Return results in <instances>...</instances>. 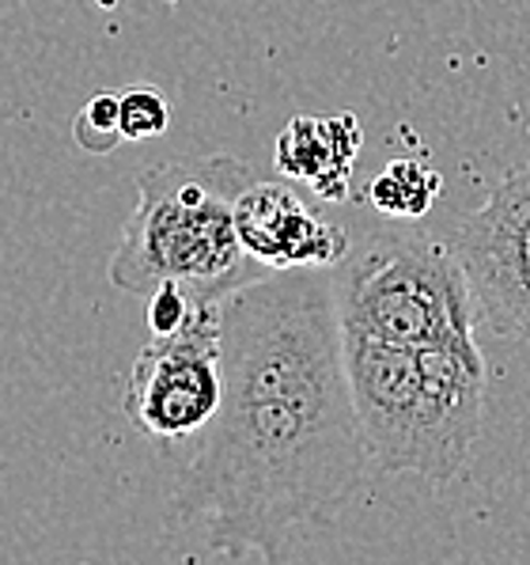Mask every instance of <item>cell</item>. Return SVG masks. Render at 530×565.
<instances>
[{
    "instance_id": "7a4b0ae2",
    "label": "cell",
    "mask_w": 530,
    "mask_h": 565,
    "mask_svg": "<svg viewBox=\"0 0 530 565\" xmlns=\"http://www.w3.org/2000/svg\"><path fill=\"white\" fill-rule=\"evenodd\" d=\"M345 369L371 475L451 482L470 463L489 380L482 350H410L345 330Z\"/></svg>"
},
{
    "instance_id": "9c48e42d",
    "label": "cell",
    "mask_w": 530,
    "mask_h": 565,
    "mask_svg": "<svg viewBox=\"0 0 530 565\" xmlns=\"http://www.w3.org/2000/svg\"><path fill=\"white\" fill-rule=\"evenodd\" d=\"M443 179L424 160H390L368 186V202L394 221H417L440 198Z\"/></svg>"
},
{
    "instance_id": "8992f818",
    "label": "cell",
    "mask_w": 530,
    "mask_h": 565,
    "mask_svg": "<svg viewBox=\"0 0 530 565\" xmlns=\"http://www.w3.org/2000/svg\"><path fill=\"white\" fill-rule=\"evenodd\" d=\"M451 250L470 277L477 319L493 334L530 342V163L455 224Z\"/></svg>"
},
{
    "instance_id": "6da1fadb",
    "label": "cell",
    "mask_w": 530,
    "mask_h": 565,
    "mask_svg": "<svg viewBox=\"0 0 530 565\" xmlns=\"http://www.w3.org/2000/svg\"><path fill=\"white\" fill-rule=\"evenodd\" d=\"M224 398L182 467L179 516L213 551L281 554L371 475L345 369L334 269H269L220 300Z\"/></svg>"
},
{
    "instance_id": "8fae6325",
    "label": "cell",
    "mask_w": 530,
    "mask_h": 565,
    "mask_svg": "<svg viewBox=\"0 0 530 565\" xmlns=\"http://www.w3.org/2000/svg\"><path fill=\"white\" fill-rule=\"evenodd\" d=\"M171 126V107L155 88H133L121 95V134L126 141H155Z\"/></svg>"
},
{
    "instance_id": "7c38bea8",
    "label": "cell",
    "mask_w": 530,
    "mask_h": 565,
    "mask_svg": "<svg viewBox=\"0 0 530 565\" xmlns=\"http://www.w3.org/2000/svg\"><path fill=\"white\" fill-rule=\"evenodd\" d=\"M202 300H194L179 281H163L148 292V330L152 334H171L190 319V311Z\"/></svg>"
},
{
    "instance_id": "5b68a950",
    "label": "cell",
    "mask_w": 530,
    "mask_h": 565,
    "mask_svg": "<svg viewBox=\"0 0 530 565\" xmlns=\"http://www.w3.org/2000/svg\"><path fill=\"white\" fill-rule=\"evenodd\" d=\"M224 327L220 300H202L171 334H152L126 384V417L152 440H190L220 411Z\"/></svg>"
},
{
    "instance_id": "3957f363",
    "label": "cell",
    "mask_w": 530,
    "mask_h": 565,
    "mask_svg": "<svg viewBox=\"0 0 530 565\" xmlns=\"http://www.w3.org/2000/svg\"><path fill=\"white\" fill-rule=\"evenodd\" d=\"M250 182L255 168L228 152L141 168L137 205L110 255V285L148 297L155 285L179 281L194 300H224L269 274L236 232V198Z\"/></svg>"
},
{
    "instance_id": "277c9868",
    "label": "cell",
    "mask_w": 530,
    "mask_h": 565,
    "mask_svg": "<svg viewBox=\"0 0 530 565\" xmlns=\"http://www.w3.org/2000/svg\"><path fill=\"white\" fill-rule=\"evenodd\" d=\"M342 327L410 350H477V303L451 243L376 239L334 266Z\"/></svg>"
},
{
    "instance_id": "ba28073f",
    "label": "cell",
    "mask_w": 530,
    "mask_h": 565,
    "mask_svg": "<svg viewBox=\"0 0 530 565\" xmlns=\"http://www.w3.org/2000/svg\"><path fill=\"white\" fill-rule=\"evenodd\" d=\"M364 129L356 115H295L273 141V163L281 175L307 182L326 205L349 198V175L360 156Z\"/></svg>"
},
{
    "instance_id": "52a82bcc",
    "label": "cell",
    "mask_w": 530,
    "mask_h": 565,
    "mask_svg": "<svg viewBox=\"0 0 530 565\" xmlns=\"http://www.w3.org/2000/svg\"><path fill=\"white\" fill-rule=\"evenodd\" d=\"M236 232L266 269H334L353 250L349 232L323 221L289 182H250L236 198Z\"/></svg>"
},
{
    "instance_id": "30bf717a",
    "label": "cell",
    "mask_w": 530,
    "mask_h": 565,
    "mask_svg": "<svg viewBox=\"0 0 530 565\" xmlns=\"http://www.w3.org/2000/svg\"><path fill=\"white\" fill-rule=\"evenodd\" d=\"M73 137L84 152L91 156H110L126 145L121 134V95H91L73 118Z\"/></svg>"
}]
</instances>
